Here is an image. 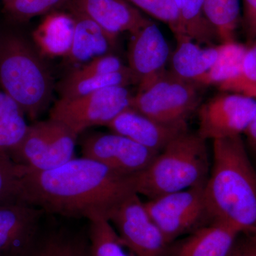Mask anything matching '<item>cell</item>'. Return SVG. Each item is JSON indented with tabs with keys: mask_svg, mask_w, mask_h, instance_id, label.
I'll list each match as a JSON object with an SVG mask.
<instances>
[{
	"mask_svg": "<svg viewBox=\"0 0 256 256\" xmlns=\"http://www.w3.org/2000/svg\"><path fill=\"white\" fill-rule=\"evenodd\" d=\"M23 169L22 202L50 214L107 218L112 208L137 193V174H122L84 156L46 171Z\"/></svg>",
	"mask_w": 256,
	"mask_h": 256,
	"instance_id": "cell-1",
	"label": "cell"
},
{
	"mask_svg": "<svg viewBox=\"0 0 256 256\" xmlns=\"http://www.w3.org/2000/svg\"><path fill=\"white\" fill-rule=\"evenodd\" d=\"M204 192L212 220L256 235V174L240 136L213 141Z\"/></svg>",
	"mask_w": 256,
	"mask_h": 256,
	"instance_id": "cell-2",
	"label": "cell"
},
{
	"mask_svg": "<svg viewBox=\"0 0 256 256\" xmlns=\"http://www.w3.org/2000/svg\"><path fill=\"white\" fill-rule=\"evenodd\" d=\"M0 86L32 120L52 100L50 68L33 41L16 30H0Z\"/></svg>",
	"mask_w": 256,
	"mask_h": 256,
	"instance_id": "cell-3",
	"label": "cell"
},
{
	"mask_svg": "<svg viewBox=\"0 0 256 256\" xmlns=\"http://www.w3.org/2000/svg\"><path fill=\"white\" fill-rule=\"evenodd\" d=\"M210 170L206 140L186 130L137 174L136 190L148 200L183 191L205 184Z\"/></svg>",
	"mask_w": 256,
	"mask_h": 256,
	"instance_id": "cell-4",
	"label": "cell"
},
{
	"mask_svg": "<svg viewBox=\"0 0 256 256\" xmlns=\"http://www.w3.org/2000/svg\"><path fill=\"white\" fill-rule=\"evenodd\" d=\"M198 86L166 70L132 96L130 108L160 124H186V119L200 104Z\"/></svg>",
	"mask_w": 256,
	"mask_h": 256,
	"instance_id": "cell-5",
	"label": "cell"
},
{
	"mask_svg": "<svg viewBox=\"0 0 256 256\" xmlns=\"http://www.w3.org/2000/svg\"><path fill=\"white\" fill-rule=\"evenodd\" d=\"M78 136L53 119L28 126L24 136L9 156L30 171L55 169L75 158Z\"/></svg>",
	"mask_w": 256,
	"mask_h": 256,
	"instance_id": "cell-6",
	"label": "cell"
},
{
	"mask_svg": "<svg viewBox=\"0 0 256 256\" xmlns=\"http://www.w3.org/2000/svg\"><path fill=\"white\" fill-rule=\"evenodd\" d=\"M128 87L108 88L74 98H60L50 110V119L60 121L77 136L94 126H107L130 107Z\"/></svg>",
	"mask_w": 256,
	"mask_h": 256,
	"instance_id": "cell-7",
	"label": "cell"
},
{
	"mask_svg": "<svg viewBox=\"0 0 256 256\" xmlns=\"http://www.w3.org/2000/svg\"><path fill=\"white\" fill-rule=\"evenodd\" d=\"M204 186L198 185L144 202L148 213L170 244L212 222Z\"/></svg>",
	"mask_w": 256,
	"mask_h": 256,
	"instance_id": "cell-8",
	"label": "cell"
},
{
	"mask_svg": "<svg viewBox=\"0 0 256 256\" xmlns=\"http://www.w3.org/2000/svg\"><path fill=\"white\" fill-rule=\"evenodd\" d=\"M122 244L136 256H168L171 244L165 238L141 201L133 194L107 216Z\"/></svg>",
	"mask_w": 256,
	"mask_h": 256,
	"instance_id": "cell-9",
	"label": "cell"
},
{
	"mask_svg": "<svg viewBox=\"0 0 256 256\" xmlns=\"http://www.w3.org/2000/svg\"><path fill=\"white\" fill-rule=\"evenodd\" d=\"M256 112V99L226 92L200 106L197 133L205 140L240 136L245 133Z\"/></svg>",
	"mask_w": 256,
	"mask_h": 256,
	"instance_id": "cell-10",
	"label": "cell"
},
{
	"mask_svg": "<svg viewBox=\"0 0 256 256\" xmlns=\"http://www.w3.org/2000/svg\"><path fill=\"white\" fill-rule=\"evenodd\" d=\"M80 148L82 156L128 175L142 172L159 154L112 132L87 134L80 140Z\"/></svg>",
	"mask_w": 256,
	"mask_h": 256,
	"instance_id": "cell-11",
	"label": "cell"
},
{
	"mask_svg": "<svg viewBox=\"0 0 256 256\" xmlns=\"http://www.w3.org/2000/svg\"><path fill=\"white\" fill-rule=\"evenodd\" d=\"M44 212L24 202L0 205V256H30Z\"/></svg>",
	"mask_w": 256,
	"mask_h": 256,
	"instance_id": "cell-12",
	"label": "cell"
},
{
	"mask_svg": "<svg viewBox=\"0 0 256 256\" xmlns=\"http://www.w3.org/2000/svg\"><path fill=\"white\" fill-rule=\"evenodd\" d=\"M170 48L162 32L150 22L132 34L128 46V67L142 90L164 73Z\"/></svg>",
	"mask_w": 256,
	"mask_h": 256,
	"instance_id": "cell-13",
	"label": "cell"
},
{
	"mask_svg": "<svg viewBox=\"0 0 256 256\" xmlns=\"http://www.w3.org/2000/svg\"><path fill=\"white\" fill-rule=\"evenodd\" d=\"M66 6L116 36L126 32L133 34L151 22L127 0H69Z\"/></svg>",
	"mask_w": 256,
	"mask_h": 256,
	"instance_id": "cell-14",
	"label": "cell"
},
{
	"mask_svg": "<svg viewBox=\"0 0 256 256\" xmlns=\"http://www.w3.org/2000/svg\"><path fill=\"white\" fill-rule=\"evenodd\" d=\"M107 127L111 132L130 139L144 148L160 153L172 140L186 130L188 124H165L156 122L128 108L118 114Z\"/></svg>",
	"mask_w": 256,
	"mask_h": 256,
	"instance_id": "cell-15",
	"label": "cell"
},
{
	"mask_svg": "<svg viewBox=\"0 0 256 256\" xmlns=\"http://www.w3.org/2000/svg\"><path fill=\"white\" fill-rule=\"evenodd\" d=\"M240 234L227 224L212 220L172 242L168 256H228Z\"/></svg>",
	"mask_w": 256,
	"mask_h": 256,
	"instance_id": "cell-16",
	"label": "cell"
},
{
	"mask_svg": "<svg viewBox=\"0 0 256 256\" xmlns=\"http://www.w3.org/2000/svg\"><path fill=\"white\" fill-rule=\"evenodd\" d=\"M70 13L76 23L73 42L66 57L69 63L82 66L97 57L112 54L118 36L106 32L84 15Z\"/></svg>",
	"mask_w": 256,
	"mask_h": 256,
	"instance_id": "cell-17",
	"label": "cell"
},
{
	"mask_svg": "<svg viewBox=\"0 0 256 256\" xmlns=\"http://www.w3.org/2000/svg\"><path fill=\"white\" fill-rule=\"evenodd\" d=\"M75 18L70 13L52 12L32 33V41L43 56L66 57L75 31Z\"/></svg>",
	"mask_w": 256,
	"mask_h": 256,
	"instance_id": "cell-18",
	"label": "cell"
},
{
	"mask_svg": "<svg viewBox=\"0 0 256 256\" xmlns=\"http://www.w3.org/2000/svg\"><path fill=\"white\" fill-rule=\"evenodd\" d=\"M178 46L172 56V70L184 80L197 82L218 58L220 44L202 47L188 36L176 40Z\"/></svg>",
	"mask_w": 256,
	"mask_h": 256,
	"instance_id": "cell-19",
	"label": "cell"
},
{
	"mask_svg": "<svg viewBox=\"0 0 256 256\" xmlns=\"http://www.w3.org/2000/svg\"><path fill=\"white\" fill-rule=\"evenodd\" d=\"M247 47L236 41L220 44L218 58L213 66L197 80V85L217 86L224 92L240 77Z\"/></svg>",
	"mask_w": 256,
	"mask_h": 256,
	"instance_id": "cell-20",
	"label": "cell"
},
{
	"mask_svg": "<svg viewBox=\"0 0 256 256\" xmlns=\"http://www.w3.org/2000/svg\"><path fill=\"white\" fill-rule=\"evenodd\" d=\"M136 84L129 67L122 72L106 75H78L72 72L58 84V92L60 98H74L108 88L128 87Z\"/></svg>",
	"mask_w": 256,
	"mask_h": 256,
	"instance_id": "cell-21",
	"label": "cell"
},
{
	"mask_svg": "<svg viewBox=\"0 0 256 256\" xmlns=\"http://www.w3.org/2000/svg\"><path fill=\"white\" fill-rule=\"evenodd\" d=\"M30 256H92L88 236L66 228L40 234Z\"/></svg>",
	"mask_w": 256,
	"mask_h": 256,
	"instance_id": "cell-22",
	"label": "cell"
},
{
	"mask_svg": "<svg viewBox=\"0 0 256 256\" xmlns=\"http://www.w3.org/2000/svg\"><path fill=\"white\" fill-rule=\"evenodd\" d=\"M28 126L21 107L0 90V151L9 154L22 140Z\"/></svg>",
	"mask_w": 256,
	"mask_h": 256,
	"instance_id": "cell-23",
	"label": "cell"
},
{
	"mask_svg": "<svg viewBox=\"0 0 256 256\" xmlns=\"http://www.w3.org/2000/svg\"><path fill=\"white\" fill-rule=\"evenodd\" d=\"M188 38L200 45L216 46L220 42L204 13L205 0H175Z\"/></svg>",
	"mask_w": 256,
	"mask_h": 256,
	"instance_id": "cell-24",
	"label": "cell"
},
{
	"mask_svg": "<svg viewBox=\"0 0 256 256\" xmlns=\"http://www.w3.org/2000/svg\"><path fill=\"white\" fill-rule=\"evenodd\" d=\"M204 13L220 44L236 41L240 20V0H205Z\"/></svg>",
	"mask_w": 256,
	"mask_h": 256,
	"instance_id": "cell-25",
	"label": "cell"
},
{
	"mask_svg": "<svg viewBox=\"0 0 256 256\" xmlns=\"http://www.w3.org/2000/svg\"><path fill=\"white\" fill-rule=\"evenodd\" d=\"M88 222L92 256H136L122 244L106 217H96Z\"/></svg>",
	"mask_w": 256,
	"mask_h": 256,
	"instance_id": "cell-26",
	"label": "cell"
},
{
	"mask_svg": "<svg viewBox=\"0 0 256 256\" xmlns=\"http://www.w3.org/2000/svg\"><path fill=\"white\" fill-rule=\"evenodd\" d=\"M146 14L169 26L176 40L188 36L175 0H127Z\"/></svg>",
	"mask_w": 256,
	"mask_h": 256,
	"instance_id": "cell-27",
	"label": "cell"
},
{
	"mask_svg": "<svg viewBox=\"0 0 256 256\" xmlns=\"http://www.w3.org/2000/svg\"><path fill=\"white\" fill-rule=\"evenodd\" d=\"M69 0H4V11L14 23L21 24L68 4Z\"/></svg>",
	"mask_w": 256,
	"mask_h": 256,
	"instance_id": "cell-28",
	"label": "cell"
},
{
	"mask_svg": "<svg viewBox=\"0 0 256 256\" xmlns=\"http://www.w3.org/2000/svg\"><path fill=\"white\" fill-rule=\"evenodd\" d=\"M22 166L11 159L9 154L0 151V205L22 202L21 178Z\"/></svg>",
	"mask_w": 256,
	"mask_h": 256,
	"instance_id": "cell-29",
	"label": "cell"
},
{
	"mask_svg": "<svg viewBox=\"0 0 256 256\" xmlns=\"http://www.w3.org/2000/svg\"><path fill=\"white\" fill-rule=\"evenodd\" d=\"M224 92L242 94L256 100V43L247 47L240 77Z\"/></svg>",
	"mask_w": 256,
	"mask_h": 256,
	"instance_id": "cell-30",
	"label": "cell"
},
{
	"mask_svg": "<svg viewBox=\"0 0 256 256\" xmlns=\"http://www.w3.org/2000/svg\"><path fill=\"white\" fill-rule=\"evenodd\" d=\"M128 68L122 60L114 54L97 57L72 70L78 75H106L118 73Z\"/></svg>",
	"mask_w": 256,
	"mask_h": 256,
	"instance_id": "cell-31",
	"label": "cell"
},
{
	"mask_svg": "<svg viewBox=\"0 0 256 256\" xmlns=\"http://www.w3.org/2000/svg\"><path fill=\"white\" fill-rule=\"evenodd\" d=\"M228 256H256V235L240 234Z\"/></svg>",
	"mask_w": 256,
	"mask_h": 256,
	"instance_id": "cell-32",
	"label": "cell"
},
{
	"mask_svg": "<svg viewBox=\"0 0 256 256\" xmlns=\"http://www.w3.org/2000/svg\"><path fill=\"white\" fill-rule=\"evenodd\" d=\"M244 12L248 30L256 24V0H244Z\"/></svg>",
	"mask_w": 256,
	"mask_h": 256,
	"instance_id": "cell-33",
	"label": "cell"
},
{
	"mask_svg": "<svg viewBox=\"0 0 256 256\" xmlns=\"http://www.w3.org/2000/svg\"><path fill=\"white\" fill-rule=\"evenodd\" d=\"M244 134L246 136L249 144L256 152V112Z\"/></svg>",
	"mask_w": 256,
	"mask_h": 256,
	"instance_id": "cell-34",
	"label": "cell"
},
{
	"mask_svg": "<svg viewBox=\"0 0 256 256\" xmlns=\"http://www.w3.org/2000/svg\"><path fill=\"white\" fill-rule=\"evenodd\" d=\"M248 34L249 38H254L256 37V24L255 26H252L250 30H248Z\"/></svg>",
	"mask_w": 256,
	"mask_h": 256,
	"instance_id": "cell-35",
	"label": "cell"
},
{
	"mask_svg": "<svg viewBox=\"0 0 256 256\" xmlns=\"http://www.w3.org/2000/svg\"><path fill=\"white\" fill-rule=\"evenodd\" d=\"M4 1V0H2V2Z\"/></svg>",
	"mask_w": 256,
	"mask_h": 256,
	"instance_id": "cell-36",
	"label": "cell"
}]
</instances>
